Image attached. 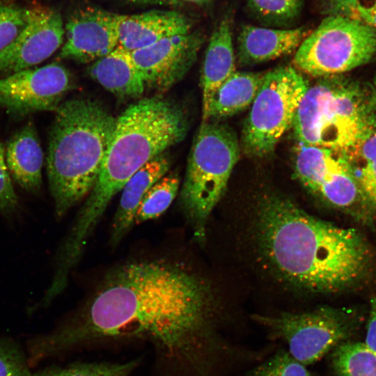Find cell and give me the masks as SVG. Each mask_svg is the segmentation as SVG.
<instances>
[{"instance_id": "32", "label": "cell", "mask_w": 376, "mask_h": 376, "mask_svg": "<svg viewBox=\"0 0 376 376\" xmlns=\"http://www.w3.org/2000/svg\"><path fill=\"white\" fill-rule=\"evenodd\" d=\"M363 343L376 353V295L370 302L366 334Z\"/></svg>"}, {"instance_id": "18", "label": "cell", "mask_w": 376, "mask_h": 376, "mask_svg": "<svg viewBox=\"0 0 376 376\" xmlns=\"http://www.w3.org/2000/svg\"><path fill=\"white\" fill-rule=\"evenodd\" d=\"M9 173L24 189L32 193L42 185L43 152L34 125L29 122L8 141L5 151Z\"/></svg>"}, {"instance_id": "8", "label": "cell", "mask_w": 376, "mask_h": 376, "mask_svg": "<svg viewBox=\"0 0 376 376\" xmlns=\"http://www.w3.org/2000/svg\"><path fill=\"white\" fill-rule=\"evenodd\" d=\"M309 84L291 65L265 73L262 84L245 120L241 147L249 157L270 155L291 127Z\"/></svg>"}, {"instance_id": "16", "label": "cell", "mask_w": 376, "mask_h": 376, "mask_svg": "<svg viewBox=\"0 0 376 376\" xmlns=\"http://www.w3.org/2000/svg\"><path fill=\"white\" fill-rule=\"evenodd\" d=\"M309 32L304 27L272 29L244 26L237 38V60L242 66L269 61L296 52Z\"/></svg>"}, {"instance_id": "6", "label": "cell", "mask_w": 376, "mask_h": 376, "mask_svg": "<svg viewBox=\"0 0 376 376\" xmlns=\"http://www.w3.org/2000/svg\"><path fill=\"white\" fill-rule=\"evenodd\" d=\"M240 152L239 139L230 127L219 121L202 122L189 153L180 194L181 208L200 239Z\"/></svg>"}, {"instance_id": "1", "label": "cell", "mask_w": 376, "mask_h": 376, "mask_svg": "<svg viewBox=\"0 0 376 376\" xmlns=\"http://www.w3.org/2000/svg\"><path fill=\"white\" fill-rule=\"evenodd\" d=\"M207 281L163 259L129 262L111 270L88 304L54 330L35 337L38 361L103 340H149L190 376H212L233 350L219 327Z\"/></svg>"}, {"instance_id": "29", "label": "cell", "mask_w": 376, "mask_h": 376, "mask_svg": "<svg viewBox=\"0 0 376 376\" xmlns=\"http://www.w3.org/2000/svg\"><path fill=\"white\" fill-rule=\"evenodd\" d=\"M250 8L272 22L289 20L298 13L301 0H248Z\"/></svg>"}, {"instance_id": "23", "label": "cell", "mask_w": 376, "mask_h": 376, "mask_svg": "<svg viewBox=\"0 0 376 376\" xmlns=\"http://www.w3.org/2000/svg\"><path fill=\"white\" fill-rule=\"evenodd\" d=\"M330 353L335 376H376V353L363 343L347 340Z\"/></svg>"}, {"instance_id": "28", "label": "cell", "mask_w": 376, "mask_h": 376, "mask_svg": "<svg viewBox=\"0 0 376 376\" xmlns=\"http://www.w3.org/2000/svg\"><path fill=\"white\" fill-rule=\"evenodd\" d=\"M28 357L13 340L0 337V376H32Z\"/></svg>"}, {"instance_id": "9", "label": "cell", "mask_w": 376, "mask_h": 376, "mask_svg": "<svg viewBox=\"0 0 376 376\" xmlns=\"http://www.w3.org/2000/svg\"><path fill=\"white\" fill-rule=\"evenodd\" d=\"M252 318L272 339L285 343L288 352L306 366L347 341L357 327V318L350 312L329 306L300 313L254 315Z\"/></svg>"}, {"instance_id": "24", "label": "cell", "mask_w": 376, "mask_h": 376, "mask_svg": "<svg viewBox=\"0 0 376 376\" xmlns=\"http://www.w3.org/2000/svg\"><path fill=\"white\" fill-rule=\"evenodd\" d=\"M180 187L178 176L166 174L146 194L134 216V225L161 216L176 197Z\"/></svg>"}, {"instance_id": "33", "label": "cell", "mask_w": 376, "mask_h": 376, "mask_svg": "<svg viewBox=\"0 0 376 376\" xmlns=\"http://www.w3.org/2000/svg\"><path fill=\"white\" fill-rule=\"evenodd\" d=\"M359 0H331L327 8L329 15L350 17Z\"/></svg>"}, {"instance_id": "15", "label": "cell", "mask_w": 376, "mask_h": 376, "mask_svg": "<svg viewBox=\"0 0 376 376\" xmlns=\"http://www.w3.org/2000/svg\"><path fill=\"white\" fill-rule=\"evenodd\" d=\"M118 46L133 52L175 35L190 32L191 23L174 10H149L116 15Z\"/></svg>"}, {"instance_id": "5", "label": "cell", "mask_w": 376, "mask_h": 376, "mask_svg": "<svg viewBox=\"0 0 376 376\" xmlns=\"http://www.w3.org/2000/svg\"><path fill=\"white\" fill-rule=\"evenodd\" d=\"M319 79L300 102L295 136L298 143L345 155L376 128L375 88L342 75Z\"/></svg>"}, {"instance_id": "17", "label": "cell", "mask_w": 376, "mask_h": 376, "mask_svg": "<svg viewBox=\"0 0 376 376\" xmlns=\"http://www.w3.org/2000/svg\"><path fill=\"white\" fill-rule=\"evenodd\" d=\"M170 159L162 153L140 168L123 187L111 225V243L118 244L134 225L136 212L146 194L167 174Z\"/></svg>"}, {"instance_id": "10", "label": "cell", "mask_w": 376, "mask_h": 376, "mask_svg": "<svg viewBox=\"0 0 376 376\" xmlns=\"http://www.w3.org/2000/svg\"><path fill=\"white\" fill-rule=\"evenodd\" d=\"M297 148L295 175L311 192L334 207L361 205L357 183L343 155L301 143Z\"/></svg>"}, {"instance_id": "35", "label": "cell", "mask_w": 376, "mask_h": 376, "mask_svg": "<svg viewBox=\"0 0 376 376\" xmlns=\"http://www.w3.org/2000/svg\"><path fill=\"white\" fill-rule=\"evenodd\" d=\"M185 1L194 3L201 4V3L207 2L209 0H185Z\"/></svg>"}, {"instance_id": "36", "label": "cell", "mask_w": 376, "mask_h": 376, "mask_svg": "<svg viewBox=\"0 0 376 376\" xmlns=\"http://www.w3.org/2000/svg\"><path fill=\"white\" fill-rule=\"evenodd\" d=\"M373 84V86H374V87H375V91H376V76H375V78H374Z\"/></svg>"}, {"instance_id": "7", "label": "cell", "mask_w": 376, "mask_h": 376, "mask_svg": "<svg viewBox=\"0 0 376 376\" xmlns=\"http://www.w3.org/2000/svg\"><path fill=\"white\" fill-rule=\"evenodd\" d=\"M376 58V30L361 20L329 15L304 38L293 67L313 77L339 75Z\"/></svg>"}, {"instance_id": "13", "label": "cell", "mask_w": 376, "mask_h": 376, "mask_svg": "<svg viewBox=\"0 0 376 376\" xmlns=\"http://www.w3.org/2000/svg\"><path fill=\"white\" fill-rule=\"evenodd\" d=\"M201 37L189 32L163 38L131 52L145 86L166 91L181 81L195 63Z\"/></svg>"}, {"instance_id": "19", "label": "cell", "mask_w": 376, "mask_h": 376, "mask_svg": "<svg viewBox=\"0 0 376 376\" xmlns=\"http://www.w3.org/2000/svg\"><path fill=\"white\" fill-rule=\"evenodd\" d=\"M89 72L94 80L118 97H139L145 91L144 82L131 52L119 46L94 61Z\"/></svg>"}, {"instance_id": "4", "label": "cell", "mask_w": 376, "mask_h": 376, "mask_svg": "<svg viewBox=\"0 0 376 376\" xmlns=\"http://www.w3.org/2000/svg\"><path fill=\"white\" fill-rule=\"evenodd\" d=\"M184 109L162 96L141 99L116 118L97 180L81 207L91 221L102 218L110 201L144 164L186 136Z\"/></svg>"}, {"instance_id": "27", "label": "cell", "mask_w": 376, "mask_h": 376, "mask_svg": "<svg viewBox=\"0 0 376 376\" xmlns=\"http://www.w3.org/2000/svg\"><path fill=\"white\" fill-rule=\"evenodd\" d=\"M27 19V8L0 0V52L21 32Z\"/></svg>"}, {"instance_id": "3", "label": "cell", "mask_w": 376, "mask_h": 376, "mask_svg": "<svg viewBox=\"0 0 376 376\" xmlns=\"http://www.w3.org/2000/svg\"><path fill=\"white\" fill-rule=\"evenodd\" d=\"M55 113L46 168L55 214L61 218L94 187L116 118L101 103L88 98L66 100Z\"/></svg>"}, {"instance_id": "26", "label": "cell", "mask_w": 376, "mask_h": 376, "mask_svg": "<svg viewBox=\"0 0 376 376\" xmlns=\"http://www.w3.org/2000/svg\"><path fill=\"white\" fill-rule=\"evenodd\" d=\"M246 376H315L287 350L280 349L247 372Z\"/></svg>"}, {"instance_id": "25", "label": "cell", "mask_w": 376, "mask_h": 376, "mask_svg": "<svg viewBox=\"0 0 376 376\" xmlns=\"http://www.w3.org/2000/svg\"><path fill=\"white\" fill-rule=\"evenodd\" d=\"M138 365L136 360L125 363H76L63 367H51L32 376H131Z\"/></svg>"}, {"instance_id": "21", "label": "cell", "mask_w": 376, "mask_h": 376, "mask_svg": "<svg viewBox=\"0 0 376 376\" xmlns=\"http://www.w3.org/2000/svg\"><path fill=\"white\" fill-rule=\"evenodd\" d=\"M232 36L230 23L226 18L220 22L210 37L201 74L202 111L219 86L236 71Z\"/></svg>"}, {"instance_id": "22", "label": "cell", "mask_w": 376, "mask_h": 376, "mask_svg": "<svg viewBox=\"0 0 376 376\" xmlns=\"http://www.w3.org/2000/svg\"><path fill=\"white\" fill-rule=\"evenodd\" d=\"M344 156L357 183L363 207L376 212V128Z\"/></svg>"}, {"instance_id": "14", "label": "cell", "mask_w": 376, "mask_h": 376, "mask_svg": "<svg viewBox=\"0 0 376 376\" xmlns=\"http://www.w3.org/2000/svg\"><path fill=\"white\" fill-rule=\"evenodd\" d=\"M116 15L91 7L74 13L64 25L65 41L59 58L86 63L111 52L118 44Z\"/></svg>"}, {"instance_id": "11", "label": "cell", "mask_w": 376, "mask_h": 376, "mask_svg": "<svg viewBox=\"0 0 376 376\" xmlns=\"http://www.w3.org/2000/svg\"><path fill=\"white\" fill-rule=\"evenodd\" d=\"M72 87V76L61 63L25 69L0 78V109L17 116L55 111Z\"/></svg>"}, {"instance_id": "20", "label": "cell", "mask_w": 376, "mask_h": 376, "mask_svg": "<svg viewBox=\"0 0 376 376\" xmlns=\"http://www.w3.org/2000/svg\"><path fill=\"white\" fill-rule=\"evenodd\" d=\"M264 75V72H233L212 95L206 109L202 111V122L219 121L250 107Z\"/></svg>"}, {"instance_id": "37", "label": "cell", "mask_w": 376, "mask_h": 376, "mask_svg": "<svg viewBox=\"0 0 376 376\" xmlns=\"http://www.w3.org/2000/svg\"><path fill=\"white\" fill-rule=\"evenodd\" d=\"M328 1H330L331 0H327Z\"/></svg>"}, {"instance_id": "2", "label": "cell", "mask_w": 376, "mask_h": 376, "mask_svg": "<svg viewBox=\"0 0 376 376\" xmlns=\"http://www.w3.org/2000/svg\"><path fill=\"white\" fill-rule=\"evenodd\" d=\"M256 220L260 248L273 269L306 292L345 291L372 269L373 253L360 232L314 217L284 196H262Z\"/></svg>"}, {"instance_id": "30", "label": "cell", "mask_w": 376, "mask_h": 376, "mask_svg": "<svg viewBox=\"0 0 376 376\" xmlns=\"http://www.w3.org/2000/svg\"><path fill=\"white\" fill-rule=\"evenodd\" d=\"M17 205V196L7 167L5 150L0 141V211L10 214L16 210Z\"/></svg>"}, {"instance_id": "31", "label": "cell", "mask_w": 376, "mask_h": 376, "mask_svg": "<svg viewBox=\"0 0 376 376\" xmlns=\"http://www.w3.org/2000/svg\"><path fill=\"white\" fill-rule=\"evenodd\" d=\"M350 17L361 20L376 30V0L359 1Z\"/></svg>"}, {"instance_id": "12", "label": "cell", "mask_w": 376, "mask_h": 376, "mask_svg": "<svg viewBox=\"0 0 376 376\" xmlns=\"http://www.w3.org/2000/svg\"><path fill=\"white\" fill-rule=\"evenodd\" d=\"M65 28L61 14L44 6L27 8L25 26L0 52L1 77L31 68L54 53L63 44Z\"/></svg>"}, {"instance_id": "34", "label": "cell", "mask_w": 376, "mask_h": 376, "mask_svg": "<svg viewBox=\"0 0 376 376\" xmlns=\"http://www.w3.org/2000/svg\"><path fill=\"white\" fill-rule=\"evenodd\" d=\"M128 2L138 4L174 5L182 0H126Z\"/></svg>"}]
</instances>
